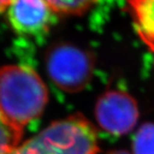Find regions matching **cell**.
<instances>
[{
  "mask_svg": "<svg viewBox=\"0 0 154 154\" xmlns=\"http://www.w3.org/2000/svg\"><path fill=\"white\" fill-rule=\"evenodd\" d=\"M48 100V89L29 67L8 65L0 68V112L13 127H23L37 119Z\"/></svg>",
  "mask_w": 154,
  "mask_h": 154,
  "instance_id": "6da1fadb",
  "label": "cell"
},
{
  "mask_svg": "<svg viewBox=\"0 0 154 154\" xmlns=\"http://www.w3.org/2000/svg\"><path fill=\"white\" fill-rule=\"evenodd\" d=\"M44 154H97V132L83 115L76 113L54 122L35 137Z\"/></svg>",
  "mask_w": 154,
  "mask_h": 154,
  "instance_id": "7a4b0ae2",
  "label": "cell"
},
{
  "mask_svg": "<svg viewBox=\"0 0 154 154\" xmlns=\"http://www.w3.org/2000/svg\"><path fill=\"white\" fill-rule=\"evenodd\" d=\"M94 66L91 53L68 43L56 44L46 55L49 78L60 89L68 93L79 92L89 84Z\"/></svg>",
  "mask_w": 154,
  "mask_h": 154,
  "instance_id": "3957f363",
  "label": "cell"
},
{
  "mask_svg": "<svg viewBox=\"0 0 154 154\" xmlns=\"http://www.w3.org/2000/svg\"><path fill=\"white\" fill-rule=\"evenodd\" d=\"M95 115L104 131L113 136H123L136 126L139 112L134 97L125 91L112 89L97 100Z\"/></svg>",
  "mask_w": 154,
  "mask_h": 154,
  "instance_id": "277c9868",
  "label": "cell"
},
{
  "mask_svg": "<svg viewBox=\"0 0 154 154\" xmlns=\"http://www.w3.org/2000/svg\"><path fill=\"white\" fill-rule=\"evenodd\" d=\"M8 18L13 30L21 35H37L48 29L52 8L47 0H10Z\"/></svg>",
  "mask_w": 154,
  "mask_h": 154,
  "instance_id": "5b68a950",
  "label": "cell"
},
{
  "mask_svg": "<svg viewBox=\"0 0 154 154\" xmlns=\"http://www.w3.org/2000/svg\"><path fill=\"white\" fill-rule=\"evenodd\" d=\"M139 38L154 52V0H126Z\"/></svg>",
  "mask_w": 154,
  "mask_h": 154,
  "instance_id": "8992f818",
  "label": "cell"
},
{
  "mask_svg": "<svg viewBox=\"0 0 154 154\" xmlns=\"http://www.w3.org/2000/svg\"><path fill=\"white\" fill-rule=\"evenodd\" d=\"M53 11L67 14L81 15L88 10L97 0H47Z\"/></svg>",
  "mask_w": 154,
  "mask_h": 154,
  "instance_id": "52a82bcc",
  "label": "cell"
},
{
  "mask_svg": "<svg viewBox=\"0 0 154 154\" xmlns=\"http://www.w3.org/2000/svg\"><path fill=\"white\" fill-rule=\"evenodd\" d=\"M21 136L23 131L9 125L0 112V154H8L16 148Z\"/></svg>",
  "mask_w": 154,
  "mask_h": 154,
  "instance_id": "ba28073f",
  "label": "cell"
},
{
  "mask_svg": "<svg viewBox=\"0 0 154 154\" xmlns=\"http://www.w3.org/2000/svg\"><path fill=\"white\" fill-rule=\"evenodd\" d=\"M134 154H154V124L143 125L134 137Z\"/></svg>",
  "mask_w": 154,
  "mask_h": 154,
  "instance_id": "9c48e42d",
  "label": "cell"
},
{
  "mask_svg": "<svg viewBox=\"0 0 154 154\" xmlns=\"http://www.w3.org/2000/svg\"><path fill=\"white\" fill-rule=\"evenodd\" d=\"M8 154H44V153L40 149L38 143L35 139V137H32V139L25 142L24 144L14 148Z\"/></svg>",
  "mask_w": 154,
  "mask_h": 154,
  "instance_id": "30bf717a",
  "label": "cell"
},
{
  "mask_svg": "<svg viewBox=\"0 0 154 154\" xmlns=\"http://www.w3.org/2000/svg\"><path fill=\"white\" fill-rule=\"evenodd\" d=\"M10 3V0H0V12L6 9Z\"/></svg>",
  "mask_w": 154,
  "mask_h": 154,
  "instance_id": "8fae6325",
  "label": "cell"
},
{
  "mask_svg": "<svg viewBox=\"0 0 154 154\" xmlns=\"http://www.w3.org/2000/svg\"><path fill=\"white\" fill-rule=\"evenodd\" d=\"M107 154H130V153L127 152L126 150H112Z\"/></svg>",
  "mask_w": 154,
  "mask_h": 154,
  "instance_id": "7c38bea8",
  "label": "cell"
}]
</instances>
